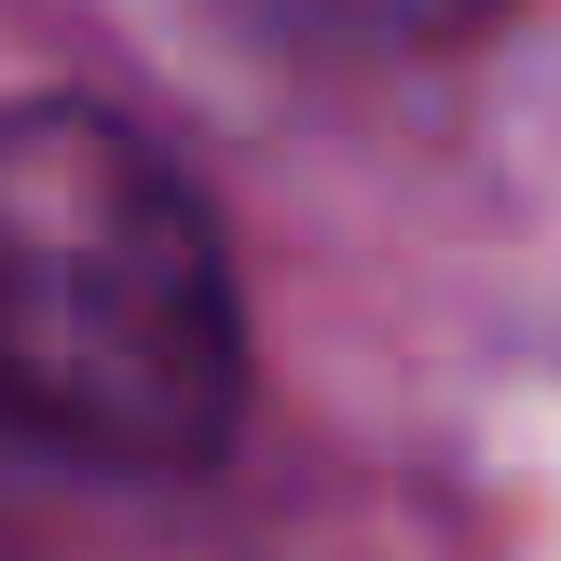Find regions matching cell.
Listing matches in <instances>:
<instances>
[{
  "instance_id": "obj_1",
  "label": "cell",
  "mask_w": 561,
  "mask_h": 561,
  "mask_svg": "<svg viewBox=\"0 0 561 561\" xmlns=\"http://www.w3.org/2000/svg\"><path fill=\"white\" fill-rule=\"evenodd\" d=\"M0 411L82 466H206L247 425V288L206 192L69 96L0 110Z\"/></svg>"
},
{
  "instance_id": "obj_2",
  "label": "cell",
  "mask_w": 561,
  "mask_h": 561,
  "mask_svg": "<svg viewBox=\"0 0 561 561\" xmlns=\"http://www.w3.org/2000/svg\"><path fill=\"white\" fill-rule=\"evenodd\" d=\"M316 27H370V42H438V27H480L493 0H288Z\"/></svg>"
}]
</instances>
